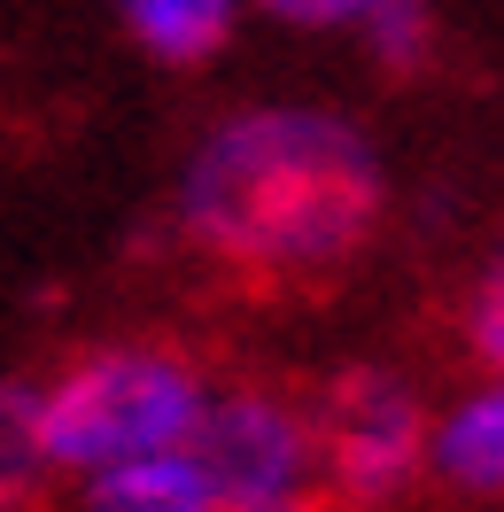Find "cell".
<instances>
[{"label": "cell", "instance_id": "6da1fadb", "mask_svg": "<svg viewBox=\"0 0 504 512\" xmlns=\"http://www.w3.org/2000/svg\"><path fill=\"white\" fill-rule=\"evenodd\" d=\"M380 218L373 140L311 101L233 109L179 171V225L202 256L256 280H318L365 249Z\"/></svg>", "mask_w": 504, "mask_h": 512}, {"label": "cell", "instance_id": "7a4b0ae2", "mask_svg": "<svg viewBox=\"0 0 504 512\" xmlns=\"http://www.w3.org/2000/svg\"><path fill=\"white\" fill-rule=\"evenodd\" d=\"M218 404L210 373L171 342H101L39 381V427L63 481H94L109 466L187 450Z\"/></svg>", "mask_w": 504, "mask_h": 512}, {"label": "cell", "instance_id": "3957f363", "mask_svg": "<svg viewBox=\"0 0 504 512\" xmlns=\"http://www.w3.org/2000/svg\"><path fill=\"white\" fill-rule=\"evenodd\" d=\"M194 450L218 481L225 512H287L311 505V489H326L318 404L287 396V388H225Z\"/></svg>", "mask_w": 504, "mask_h": 512}, {"label": "cell", "instance_id": "277c9868", "mask_svg": "<svg viewBox=\"0 0 504 512\" xmlns=\"http://www.w3.org/2000/svg\"><path fill=\"white\" fill-rule=\"evenodd\" d=\"M427 435L435 412L419 388L396 373H349L318 404V450H326V489L342 505H396L427 474Z\"/></svg>", "mask_w": 504, "mask_h": 512}, {"label": "cell", "instance_id": "5b68a950", "mask_svg": "<svg viewBox=\"0 0 504 512\" xmlns=\"http://www.w3.org/2000/svg\"><path fill=\"white\" fill-rule=\"evenodd\" d=\"M427 474H435L442 489H458V497H481V505H497V497H504V373L466 381L435 412Z\"/></svg>", "mask_w": 504, "mask_h": 512}, {"label": "cell", "instance_id": "8992f818", "mask_svg": "<svg viewBox=\"0 0 504 512\" xmlns=\"http://www.w3.org/2000/svg\"><path fill=\"white\" fill-rule=\"evenodd\" d=\"M78 512H225L218 481L202 466V450H156V458H132L109 474L78 481Z\"/></svg>", "mask_w": 504, "mask_h": 512}, {"label": "cell", "instance_id": "52a82bcc", "mask_svg": "<svg viewBox=\"0 0 504 512\" xmlns=\"http://www.w3.org/2000/svg\"><path fill=\"white\" fill-rule=\"evenodd\" d=\"M117 8V24L140 55H156V63H210L233 24H241V8L249 0H109Z\"/></svg>", "mask_w": 504, "mask_h": 512}, {"label": "cell", "instance_id": "ba28073f", "mask_svg": "<svg viewBox=\"0 0 504 512\" xmlns=\"http://www.w3.org/2000/svg\"><path fill=\"white\" fill-rule=\"evenodd\" d=\"M55 458H47V427H39V388L0 381V512H32L55 489Z\"/></svg>", "mask_w": 504, "mask_h": 512}, {"label": "cell", "instance_id": "9c48e42d", "mask_svg": "<svg viewBox=\"0 0 504 512\" xmlns=\"http://www.w3.org/2000/svg\"><path fill=\"white\" fill-rule=\"evenodd\" d=\"M357 32L373 39V55H380L388 70H411L427 47H435V16H427V0H388V8H380V16H365Z\"/></svg>", "mask_w": 504, "mask_h": 512}, {"label": "cell", "instance_id": "30bf717a", "mask_svg": "<svg viewBox=\"0 0 504 512\" xmlns=\"http://www.w3.org/2000/svg\"><path fill=\"white\" fill-rule=\"evenodd\" d=\"M466 350L481 373H504V249L481 264V280L466 295Z\"/></svg>", "mask_w": 504, "mask_h": 512}, {"label": "cell", "instance_id": "8fae6325", "mask_svg": "<svg viewBox=\"0 0 504 512\" xmlns=\"http://www.w3.org/2000/svg\"><path fill=\"white\" fill-rule=\"evenodd\" d=\"M249 8H264V16H280V24H295V32H357L365 16H380L388 0H249Z\"/></svg>", "mask_w": 504, "mask_h": 512}, {"label": "cell", "instance_id": "7c38bea8", "mask_svg": "<svg viewBox=\"0 0 504 512\" xmlns=\"http://www.w3.org/2000/svg\"><path fill=\"white\" fill-rule=\"evenodd\" d=\"M287 512H311V505H287Z\"/></svg>", "mask_w": 504, "mask_h": 512}]
</instances>
